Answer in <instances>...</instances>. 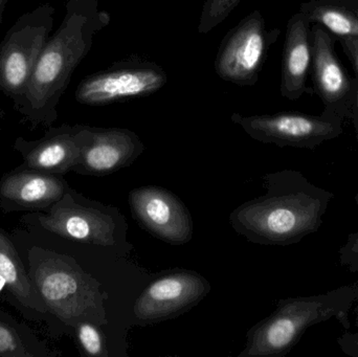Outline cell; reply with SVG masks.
I'll return each instance as SVG.
<instances>
[{
	"label": "cell",
	"mask_w": 358,
	"mask_h": 357,
	"mask_svg": "<svg viewBox=\"0 0 358 357\" xmlns=\"http://www.w3.org/2000/svg\"><path fill=\"white\" fill-rule=\"evenodd\" d=\"M262 180L266 193L229 214V224L237 234L257 245L285 247L317 232L332 193L294 170L267 173Z\"/></svg>",
	"instance_id": "obj_2"
},
{
	"label": "cell",
	"mask_w": 358,
	"mask_h": 357,
	"mask_svg": "<svg viewBox=\"0 0 358 357\" xmlns=\"http://www.w3.org/2000/svg\"><path fill=\"white\" fill-rule=\"evenodd\" d=\"M210 284L194 270L162 272L143 291L134 312L140 325L159 324L196 307L210 293Z\"/></svg>",
	"instance_id": "obj_10"
},
{
	"label": "cell",
	"mask_w": 358,
	"mask_h": 357,
	"mask_svg": "<svg viewBox=\"0 0 358 357\" xmlns=\"http://www.w3.org/2000/svg\"><path fill=\"white\" fill-rule=\"evenodd\" d=\"M56 8L43 3L21 15L0 43V92L18 104L48 43Z\"/></svg>",
	"instance_id": "obj_6"
},
{
	"label": "cell",
	"mask_w": 358,
	"mask_h": 357,
	"mask_svg": "<svg viewBox=\"0 0 358 357\" xmlns=\"http://www.w3.org/2000/svg\"><path fill=\"white\" fill-rule=\"evenodd\" d=\"M353 10V8H352ZM353 12L355 13V14H357V16L358 17V8H355V10H353Z\"/></svg>",
	"instance_id": "obj_30"
},
{
	"label": "cell",
	"mask_w": 358,
	"mask_h": 357,
	"mask_svg": "<svg viewBox=\"0 0 358 357\" xmlns=\"http://www.w3.org/2000/svg\"><path fill=\"white\" fill-rule=\"evenodd\" d=\"M341 263L352 272H358V231L349 235L340 249Z\"/></svg>",
	"instance_id": "obj_22"
},
{
	"label": "cell",
	"mask_w": 358,
	"mask_h": 357,
	"mask_svg": "<svg viewBox=\"0 0 358 357\" xmlns=\"http://www.w3.org/2000/svg\"><path fill=\"white\" fill-rule=\"evenodd\" d=\"M121 219L123 216L115 207L86 198L73 188L48 211L22 218L27 224H36L67 240L103 247L117 242Z\"/></svg>",
	"instance_id": "obj_5"
},
{
	"label": "cell",
	"mask_w": 358,
	"mask_h": 357,
	"mask_svg": "<svg viewBox=\"0 0 358 357\" xmlns=\"http://www.w3.org/2000/svg\"><path fill=\"white\" fill-rule=\"evenodd\" d=\"M242 0H204L200 14L197 31L199 35H208L222 23Z\"/></svg>",
	"instance_id": "obj_21"
},
{
	"label": "cell",
	"mask_w": 358,
	"mask_h": 357,
	"mask_svg": "<svg viewBox=\"0 0 358 357\" xmlns=\"http://www.w3.org/2000/svg\"><path fill=\"white\" fill-rule=\"evenodd\" d=\"M355 1H357V2H358V0H355Z\"/></svg>",
	"instance_id": "obj_32"
},
{
	"label": "cell",
	"mask_w": 358,
	"mask_h": 357,
	"mask_svg": "<svg viewBox=\"0 0 358 357\" xmlns=\"http://www.w3.org/2000/svg\"><path fill=\"white\" fill-rule=\"evenodd\" d=\"M338 344L347 356L358 357V333L345 330V333L338 337Z\"/></svg>",
	"instance_id": "obj_23"
},
{
	"label": "cell",
	"mask_w": 358,
	"mask_h": 357,
	"mask_svg": "<svg viewBox=\"0 0 358 357\" xmlns=\"http://www.w3.org/2000/svg\"><path fill=\"white\" fill-rule=\"evenodd\" d=\"M310 37L313 83L327 110L323 115L343 119V111L353 92L352 83L336 57L329 33L321 25H315Z\"/></svg>",
	"instance_id": "obj_15"
},
{
	"label": "cell",
	"mask_w": 358,
	"mask_h": 357,
	"mask_svg": "<svg viewBox=\"0 0 358 357\" xmlns=\"http://www.w3.org/2000/svg\"><path fill=\"white\" fill-rule=\"evenodd\" d=\"M357 301L358 281L321 295L279 300L275 312L248 331L238 357L285 356L310 327L332 319L350 330L349 314Z\"/></svg>",
	"instance_id": "obj_3"
},
{
	"label": "cell",
	"mask_w": 358,
	"mask_h": 357,
	"mask_svg": "<svg viewBox=\"0 0 358 357\" xmlns=\"http://www.w3.org/2000/svg\"><path fill=\"white\" fill-rule=\"evenodd\" d=\"M27 262V272L48 314L71 328L82 322L100 327L108 323L105 308L108 295L73 257L33 247Z\"/></svg>",
	"instance_id": "obj_4"
},
{
	"label": "cell",
	"mask_w": 358,
	"mask_h": 357,
	"mask_svg": "<svg viewBox=\"0 0 358 357\" xmlns=\"http://www.w3.org/2000/svg\"><path fill=\"white\" fill-rule=\"evenodd\" d=\"M279 35V29H267L260 10H252L227 31L221 41L214 62L217 75L235 85L254 86L269 48Z\"/></svg>",
	"instance_id": "obj_7"
},
{
	"label": "cell",
	"mask_w": 358,
	"mask_h": 357,
	"mask_svg": "<svg viewBox=\"0 0 358 357\" xmlns=\"http://www.w3.org/2000/svg\"><path fill=\"white\" fill-rule=\"evenodd\" d=\"M130 210L141 228L172 245L193 238L194 222L187 205L178 195L157 186L134 189L128 196Z\"/></svg>",
	"instance_id": "obj_11"
},
{
	"label": "cell",
	"mask_w": 358,
	"mask_h": 357,
	"mask_svg": "<svg viewBox=\"0 0 358 357\" xmlns=\"http://www.w3.org/2000/svg\"><path fill=\"white\" fill-rule=\"evenodd\" d=\"M145 149L140 136L127 128L84 125L79 159L71 172L88 176L109 175L130 167Z\"/></svg>",
	"instance_id": "obj_12"
},
{
	"label": "cell",
	"mask_w": 358,
	"mask_h": 357,
	"mask_svg": "<svg viewBox=\"0 0 358 357\" xmlns=\"http://www.w3.org/2000/svg\"><path fill=\"white\" fill-rule=\"evenodd\" d=\"M309 22H315L338 37H358V17L353 10L326 1L305 2L301 10Z\"/></svg>",
	"instance_id": "obj_19"
},
{
	"label": "cell",
	"mask_w": 358,
	"mask_h": 357,
	"mask_svg": "<svg viewBox=\"0 0 358 357\" xmlns=\"http://www.w3.org/2000/svg\"><path fill=\"white\" fill-rule=\"evenodd\" d=\"M52 349L27 325L0 309V357H55Z\"/></svg>",
	"instance_id": "obj_18"
},
{
	"label": "cell",
	"mask_w": 358,
	"mask_h": 357,
	"mask_svg": "<svg viewBox=\"0 0 358 357\" xmlns=\"http://www.w3.org/2000/svg\"><path fill=\"white\" fill-rule=\"evenodd\" d=\"M111 17L99 0H66L65 15L50 35L15 110L31 128L50 127L58 119V105L73 73L90 54L99 31Z\"/></svg>",
	"instance_id": "obj_1"
},
{
	"label": "cell",
	"mask_w": 358,
	"mask_h": 357,
	"mask_svg": "<svg viewBox=\"0 0 358 357\" xmlns=\"http://www.w3.org/2000/svg\"><path fill=\"white\" fill-rule=\"evenodd\" d=\"M80 351L85 356L108 357L106 337L100 326L90 322H82L73 328Z\"/></svg>",
	"instance_id": "obj_20"
},
{
	"label": "cell",
	"mask_w": 358,
	"mask_h": 357,
	"mask_svg": "<svg viewBox=\"0 0 358 357\" xmlns=\"http://www.w3.org/2000/svg\"><path fill=\"white\" fill-rule=\"evenodd\" d=\"M167 82V73L161 65L132 57L84 78L76 89L75 98L82 105L105 106L151 96Z\"/></svg>",
	"instance_id": "obj_8"
},
{
	"label": "cell",
	"mask_w": 358,
	"mask_h": 357,
	"mask_svg": "<svg viewBox=\"0 0 358 357\" xmlns=\"http://www.w3.org/2000/svg\"><path fill=\"white\" fill-rule=\"evenodd\" d=\"M0 276L6 280V291L15 305L33 314V319L44 320L48 308L38 293L29 272L21 261L14 242L6 230L0 226Z\"/></svg>",
	"instance_id": "obj_17"
},
{
	"label": "cell",
	"mask_w": 358,
	"mask_h": 357,
	"mask_svg": "<svg viewBox=\"0 0 358 357\" xmlns=\"http://www.w3.org/2000/svg\"><path fill=\"white\" fill-rule=\"evenodd\" d=\"M4 115H6V112H4L3 109L0 107V121L3 119Z\"/></svg>",
	"instance_id": "obj_27"
},
{
	"label": "cell",
	"mask_w": 358,
	"mask_h": 357,
	"mask_svg": "<svg viewBox=\"0 0 358 357\" xmlns=\"http://www.w3.org/2000/svg\"><path fill=\"white\" fill-rule=\"evenodd\" d=\"M231 121L250 138L264 144L294 148L315 149L343 133L342 117H321L296 112L244 115L234 112Z\"/></svg>",
	"instance_id": "obj_9"
},
{
	"label": "cell",
	"mask_w": 358,
	"mask_h": 357,
	"mask_svg": "<svg viewBox=\"0 0 358 357\" xmlns=\"http://www.w3.org/2000/svg\"><path fill=\"white\" fill-rule=\"evenodd\" d=\"M309 23L306 16L299 12L289 19L286 29L280 92L290 101L298 100L306 92L313 60Z\"/></svg>",
	"instance_id": "obj_16"
},
{
	"label": "cell",
	"mask_w": 358,
	"mask_h": 357,
	"mask_svg": "<svg viewBox=\"0 0 358 357\" xmlns=\"http://www.w3.org/2000/svg\"><path fill=\"white\" fill-rule=\"evenodd\" d=\"M357 203H358V195L357 196Z\"/></svg>",
	"instance_id": "obj_31"
},
{
	"label": "cell",
	"mask_w": 358,
	"mask_h": 357,
	"mask_svg": "<svg viewBox=\"0 0 358 357\" xmlns=\"http://www.w3.org/2000/svg\"><path fill=\"white\" fill-rule=\"evenodd\" d=\"M355 314L357 316L358 314V301L357 302V304L355 305Z\"/></svg>",
	"instance_id": "obj_28"
},
{
	"label": "cell",
	"mask_w": 358,
	"mask_h": 357,
	"mask_svg": "<svg viewBox=\"0 0 358 357\" xmlns=\"http://www.w3.org/2000/svg\"><path fill=\"white\" fill-rule=\"evenodd\" d=\"M341 42H342L343 48H345V52L352 61L358 75V37H342L341 38ZM357 110L358 117V89L357 92Z\"/></svg>",
	"instance_id": "obj_24"
},
{
	"label": "cell",
	"mask_w": 358,
	"mask_h": 357,
	"mask_svg": "<svg viewBox=\"0 0 358 357\" xmlns=\"http://www.w3.org/2000/svg\"><path fill=\"white\" fill-rule=\"evenodd\" d=\"M69 188L63 176L21 165L6 172L0 180V210L3 213L46 212Z\"/></svg>",
	"instance_id": "obj_13"
},
{
	"label": "cell",
	"mask_w": 358,
	"mask_h": 357,
	"mask_svg": "<svg viewBox=\"0 0 358 357\" xmlns=\"http://www.w3.org/2000/svg\"><path fill=\"white\" fill-rule=\"evenodd\" d=\"M355 327H357V328H358V314H357V316H355Z\"/></svg>",
	"instance_id": "obj_29"
},
{
	"label": "cell",
	"mask_w": 358,
	"mask_h": 357,
	"mask_svg": "<svg viewBox=\"0 0 358 357\" xmlns=\"http://www.w3.org/2000/svg\"><path fill=\"white\" fill-rule=\"evenodd\" d=\"M83 127L80 124L50 126L39 140H29L19 136L13 147L22 157L25 167L64 176L73 171L79 159Z\"/></svg>",
	"instance_id": "obj_14"
},
{
	"label": "cell",
	"mask_w": 358,
	"mask_h": 357,
	"mask_svg": "<svg viewBox=\"0 0 358 357\" xmlns=\"http://www.w3.org/2000/svg\"><path fill=\"white\" fill-rule=\"evenodd\" d=\"M3 291H6V280H4L3 278H2L1 276H0V296L2 295V293Z\"/></svg>",
	"instance_id": "obj_26"
},
{
	"label": "cell",
	"mask_w": 358,
	"mask_h": 357,
	"mask_svg": "<svg viewBox=\"0 0 358 357\" xmlns=\"http://www.w3.org/2000/svg\"><path fill=\"white\" fill-rule=\"evenodd\" d=\"M8 0H0V23L2 21V17H3L4 10H6V4H8Z\"/></svg>",
	"instance_id": "obj_25"
}]
</instances>
